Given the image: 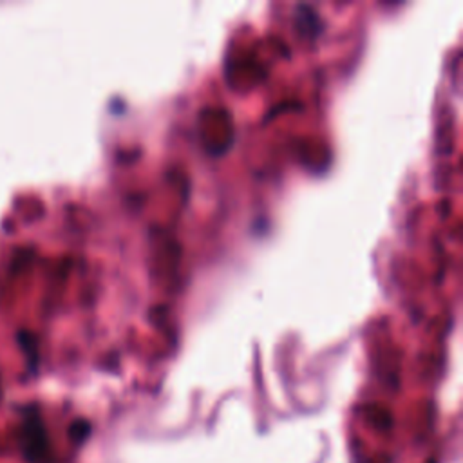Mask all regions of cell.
<instances>
[{
  "mask_svg": "<svg viewBox=\"0 0 463 463\" xmlns=\"http://www.w3.org/2000/svg\"><path fill=\"white\" fill-rule=\"evenodd\" d=\"M429 463H438V461H436V459H430V461H429Z\"/></svg>",
  "mask_w": 463,
  "mask_h": 463,
  "instance_id": "7a4b0ae2",
  "label": "cell"
},
{
  "mask_svg": "<svg viewBox=\"0 0 463 463\" xmlns=\"http://www.w3.org/2000/svg\"><path fill=\"white\" fill-rule=\"evenodd\" d=\"M22 450L29 463H51V447L38 414L27 416L22 434Z\"/></svg>",
  "mask_w": 463,
  "mask_h": 463,
  "instance_id": "6da1fadb",
  "label": "cell"
}]
</instances>
